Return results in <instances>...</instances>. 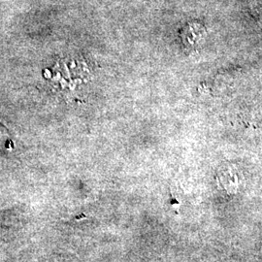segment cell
<instances>
[{
  "instance_id": "cell-1",
  "label": "cell",
  "mask_w": 262,
  "mask_h": 262,
  "mask_svg": "<svg viewBox=\"0 0 262 262\" xmlns=\"http://www.w3.org/2000/svg\"><path fill=\"white\" fill-rule=\"evenodd\" d=\"M216 182L227 193H236L242 184V175L233 165H225L219 170Z\"/></svg>"
},
{
  "instance_id": "cell-2",
  "label": "cell",
  "mask_w": 262,
  "mask_h": 262,
  "mask_svg": "<svg viewBox=\"0 0 262 262\" xmlns=\"http://www.w3.org/2000/svg\"><path fill=\"white\" fill-rule=\"evenodd\" d=\"M204 36V28L199 25H190L184 29L183 42L187 47L193 48L198 45Z\"/></svg>"
}]
</instances>
